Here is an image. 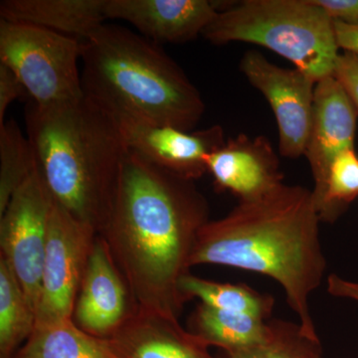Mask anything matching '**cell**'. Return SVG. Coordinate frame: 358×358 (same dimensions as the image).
Instances as JSON below:
<instances>
[{
  "label": "cell",
  "mask_w": 358,
  "mask_h": 358,
  "mask_svg": "<svg viewBox=\"0 0 358 358\" xmlns=\"http://www.w3.org/2000/svg\"><path fill=\"white\" fill-rule=\"evenodd\" d=\"M24 95L27 92L20 80L7 66L0 63V126L6 122L4 117L9 105Z\"/></svg>",
  "instance_id": "cell-25"
},
{
  "label": "cell",
  "mask_w": 358,
  "mask_h": 358,
  "mask_svg": "<svg viewBox=\"0 0 358 358\" xmlns=\"http://www.w3.org/2000/svg\"><path fill=\"white\" fill-rule=\"evenodd\" d=\"M105 6L106 0H2L0 16L84 41L105 24Z\"/></svg>",
  "instance_id": "cell-16"
},
{
  "label": "cell",
  "mask_w": 358,
  "mask_h": 358,
  "mask_svg": "<svg viewBox=\"0 0 358 358\" xmlns=\"http://www.w3.org/2000/svg\"><path fill=\"white\" fill-rule=\"evenodd\" d=\"M98 235L53 201L35 327L72 320L89 256Z\"/></svg>",
  "instance_id": "cell-7"
},
{
  "label": "cell",
  "mask_w": 358,
  "mask_h": 358,
  "mask_svg": "<svg viewBox=\"0 0 358 358\" xmlns=\"http://www.w3.org/2000/svg\"><path fill=\"white\" fill-rule=\"evenodd\" d=\"M36 169L27 136L14 120L4 122L0 126V214Z\"/></svg>",
  "instance_id": "cell-21"
},
{
  "label": "cell",
  "mask_w": 358,
  "mask_h": 358,
  "mask_svg": "<svg viewBox=\"0 0 358 358\" xmlns=\"http://www.w3.org/2000/svg\"><path fill=\"white\" fill-rule=\"evenodd\" d=\"M108 339L124 358H214L179 320L134 307Z\"/></svg>",
  "instance_id": "cell-15"
},
{
  "label": "cell",
  "mask_w": 358,
  "mask_h": 358,
  "mask_svg": "<svg viewBox=\"0 0 358 358\" xmlns=\"http://www.w3.org/2000/svg\"><path fill=\"white\" fill-rule=\"evenodd\" d=\"M134 308L128 285L100 235H96L78 293L72 320L82 331L109 338Z\"/></svg>",
  "instance_id": "cell-10"
},
{
  "label": "cell",
  "mask_w": 358,
  "mask_h": 358,
  "mask_svg": "<svg viewBox=\"0 0 358 358\" xmlns=\"http://www.w3.org/2000/svg\"><path fill=\"white\" fill-rule=\"evenodd\" d=\"M357 117L355 103L333 75L317 82L305 150L315 181L313 199L324 189L334 160L346 150H355Z\"/></svg>",
  "instance_id": "cell-12"
},
{
  "label": "cell",
  "mask_w": 358,
  "mask_h": 358,
  "mask_svg": "<svg viewBox=\"0 0 358 358\" xmlns=\"http://www.w3.org/2000/svg\"><path fill=\"white\" fill-rule=\"evenodd\" d=\"M268 322L270 333L263 343L227 352V358H322L320 341L303 336L299 324Z\"/></svg>",
  "instance_id": "cell-23"
},
{
  "label": "cell",
  "mask_w": 358,
  "mask_h": 358,
  "mask_svg": "<svg viewBox=\"0 0 358 358\" xmlns=\"http://www.w3.org/2000/svg\"><path fill=\"white\" fill-rule=\"evenodd\" d=\"M34 310L13 270L0 257V357L13 358L35 329Z\"/></svg>",
  "instance_id": "cell-19"
},
{
  "label": "cell",
  "mask_w": 358,
  "mask_h": 358,
  "mask_svg": "<svg viewBox=\"0 0 358 358\" xmlns=\"http://www.w3.org/2000/svg\"><path fill=\"white\" fill-rule=\"evenodd\" d=\"M26 131L53 201L99 233L129 148L119 122L84 96L26 109Z\"/></svg>",
  "instance_id": "cell-3"
},
{
  "label": "cell",
  "mask_w": 358,
  "mask_h": 358,
  "mask_svg": "<svg viewBox=\"0 0 358 358\" xmlns=\"http://www.w3.org/2000/svg\"><path fill=\"white\" fill-rule=\"evenodd\" d=\"M52 203L53 199L36 169L0 214V257L13 270L35 313Z\"/></svg>",
  "instance_id": "cell-8"
},
{
  "label": "cell",
  "mask_w": 358,
  "mask_h": 358,
  "mask_svg": "<svg viewBox=\"0 0 358 358\" xmlns=\"http://www.w3.org/2000/svg\"><path fill=\"white\" fill-rule=\"evenodd\" d=\"M209 221L194 180L129 150L98 234L128 285L134 307L179 320L199 232Z\"/></svg>",
  "instance_id": "cell-1"
},
{
  "label": "cell",
  "mask_w": 358,
  "mask_h": 358,
  "mask_svg": "<svg viewBox=\"0 0 358 358\" xmlns=\"http://www.w3.org/2000/svg\"><path fill=\"white\" fill-rule=\"evenodd\" d=\"M192 333L207 345L234 352L263 343L270 333V322L250 313L228 312L199 303L190 319Z\"/></svg>",
  "instance_id": "cell-18"
},
{
  "label": "cell",
  "mask_w": 358,
  "mask_h": 358,
  "mask_svg": "<svg viewBox=\"0 0 358 358\" xmlns=\"http://www.w3.org/2000/svg\"><path fill=\"white\" fill-rule=\"evenodd\" d=\"M13 358H124L108 338L82 331L73 320L35 327Z\"/></svg>",
  "instance_id": "cell-17"
},
{
  "label": "cell",
  "mask_w": 358,
  "mask_h": 358,
  "mask_svg": "<svg viewBox=\"0 0 358 358\" xmlns=\"http://www.w3.org/2000/svg\"><path fill=\"white\" fill-rule=\"evenodd\" d=\"M334 21L358 26V0H313Z\"/></svg>",
  "instance_id": "cell-26"
},
{
  "label": "cell",
  "mask_w": 358,
  "mask_h": 358,
  "mask_svg": "<svg viewBox=\"0 0 358 358\" xmlns=\"http://www.w3.org/2000/svg\"><path fill=\"white\" fill-rule=\"evenodd\" d=\"M129 150L155 166L195 180L207 171L209 154L222 147L221 127L185 131L131 120H117Z\"/></svg>",
  "instance_id": "cell-11"
},
{
  "label": "cell",
  "mask_w": 358,
  "mask_h": 358,
  "mask_svg": "<svg viewBox=\"0 0 358 358\" xmlns=\"http://www.w3.org/2000/svg\"><path fill=\"white\" fill-rule=\"evenodd\" d=\"M81 58V40L39 26L0 20V63L17 76L36 105H56L84 96Z\"/></svg>",
  "instance_id": "cell-6"
},
{
  "label": "cell",
  "mask_w": 358,
  "mask_h": 358,
  "mask_svg": "<svg viewBox=\"0 0 358 358\" xmlns=\"http://www.w3.org/2000/svg\"><path fill=\"white\" fill-rule=\"evenodd\" d=\"M85 96L115 120L192 131L204 114L199 90L145 37L103 24L82 41Z\"/></svg>",
  "instance_id": "cell-4"
},
{
  "label": "cell",
  "mask_w": 358,
  "mask_h": 358,
  "mask_svg": "<svg viewBox=\"0 0 358 358\" xmlns=\"http://www.w3.org/2000/svg\"><path fill=\"white\" fill-rule=\"evenodd\" d=\"M320 222L312 190L282 182L205 224L190 267L210 264L272 278L286 293L301 333L320 341L310 306L327 271Z\"/></svg>",
  "instance_id": "cell-2"
},
{
  "label": "cell",
  "mask_w": 358,
  "mask_h": 358,
  "mask_svg": "<svg viewBox=\"0 0 358 358\" xmlns=\"http://www.w3.org/2000/svg\"><path fill=\"white\" fill-rule=\"evenodd\" d=\"M202 36L266 47L315 82L333 75L339 55L334 20L313 0H245L219 11Z\"/></svg>",
  "instance_id": "cell-5"
},
{
  "label": "cell",
  "mask_w": 358,
  "mask_h": 358,
  "mask_svg": "<svg viewBox=\"0 0 358 358\" xmlns=\"http://www.w3.org/2000/svg\"><path fill=\"white\" fill-rule=\"evenodd\" d=\"M333 76L345 89L358 110V54L350 51L339 54Z\"/></svg>",
  "instance_id": "cell-24"
},
{
  "label": "cell",
  "mask_w": 358,
  "mask_h": 358,
  "mask_svg": "<svg viewBox=\"0 0 358 358\" xmlns=\"http://www.w3.org/2000/svg\"><path fill=\"white\" fill-rule=\"evenodd\" d=\"M358 196V155L346 150L334 160L322 193L315 200L320 221L333 222Z\"/></svg>",
  "instance_id": "cell-22"
},
{
  "label": "cell",
  "mask_w": 358,
  "mask_h": 358,
  "mask_svg": "<svg viewBox=\"0 0 358 358\" xmlns=\"http://www.w3.org/2000/svg\"><path fill=\"white\" fill-rule=\"evenodd\" d=\"M240 68L274 112L282 157L296 159L305 155L317 82L296 68L286 69L268 62L258 51L247 52Z\"/></svg>",
  "instance_id": "cell-9"
},
{
  "label": "cell",
  "mask_w": 358,
  "mask_h": 358,
  "mask_svg": "<svg viewBox=\"0 0 358 358\" xmlns=\"http://www.w3.org/2000/svg\"><path fill=\"white\" fill-rule=\"evenodd\" d=\"M327 292L338 298L350 299L358 303V282L343 279L333 274L327 278Z\"/></svg>",
  "instance_id": "cell-27"
},
{
  "label": "cell",
  "mask_w": 358,
  "mask_h": 358,
  "mask_svg": "<svg viewBox=\"0 0 358 358\" xmlns=\"http://www.w3.org/2000/svg\"><path fill=\"white\" fill-rule=\"evenodd\" d=\"M219 9L208 0H106L108 20L134 26L154 42L185 43L202 35Z\"/></svg>",
  "instance_id": "cell-13"
},
{
  "label": "cell",
  "mask_w": 358,
  "mask_h": 358,
  "mask_svg": "<svg viewBox=\"0 0 358 358\" xmlns=\"http://www.w3.org/2000/svg\"><path fill=\"white\" fill-rule=\"evenodd\" d=\"M180 289L187 301L197 298L208 307L250 313L264 319H267L274 305L271 296L258 293L245 285L209 281L190 273L181 279Z\"/></svg>",
  "instance_id": "cell-20"
},
{
  "label": "cell",
  "mask_w": 358,
  "mask_h": 358,
  "mask_svg": "<svg viewBox=\"0 0 358 358\" xmlns=\"http://www.w3.org/2000/svg\"><path fill=\"white\" fill-rule=\"evenodd\" d=\"M207 171L216 185L240 200L255 199L282 183L279 159L263 136L240 134L230 138L206 159Z\"/></svg>",
  "instance_id": "cell-14"
},
{
  "label": "cell",
  "mask_w": 358,
  "mask_h": 358,
  "mask_svg": "<svg viewBox=\"0 0 358 358\" xmlns=\"http://www.w3.org/2000/svg\"><path fill=\"white\" fill-rule=\"evenodd\" d=\"M336 42L339 48L358 54V26L334 21Z\"/></svg>",
  "instance_id": "cell-28"
}]
</instances>
